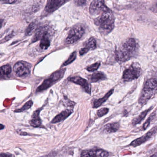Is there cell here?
I'll use <instances>...</instances> for the list:
<instances>
[{"label":"cell","instance_id":"cell-1","mask_svg":"<svg viewBox=\"0 0 157 157\" xmlns=\"http://www.w3.org/2000/svg\"><path fill=\"white\" fill-rule=\"evenodd\" d=\"M137 47L136 41L133 38L127 39L116 52L117 61L125 62L130 60L135 52Z\"/></svg>","mask_w":157,"mask_h":157},{"label":"cell","instance_id":"cell-2","mask_svg":"<svg viewBox=\"0 0 157 157\" xmlns=\"http://www.w3.org/2000/svg\"><path fill=\"white\" fill-rule=\"evenodd\" d=\"M95 24L104 34L110 32L114 26V16L112 11L109 9L102 12L101 15L95 19Z\"/></svg>","mask_w":157,"mask_h":157},{"label":"cell","instance_id":"cell-3","mask_svg":"<svg viewBox=\"0 0 157 157\" xmlns=\"http://www.w3.org/2000/svg\"><path fill=\"white\" fill-rule=\"evenodd\" d=\"M157 89V79L151 78L146 82L143 89V94L140 99V103L144 104L150 99Z\"/></svg>","mask_w":157,"mask_h":157},{"label":"cell","instance_id":"cell-4","mask_svg":"<svg viewBox=\"0 0 157 157\" xmlns=\"http://www.w3.org/2000/svg\"><path fill=\"white\" fill-rule=\"evenodd\" d=\"M65 69H62L53 73L49 78L44 80L42 84L38 88L37 92H40L50 87L55 82L60 79L63 77Z\"/></svg>","mask_w":157,"mask_h":157},{"label":"cell","instance_id":"cell-5","mask_svg":"<svg viewBox=\"0 0 157 157\" xmlns=\"http://www.w3.org/2000/svg\"><path fill=\"white\" fill-rule=\"evenodd\" d=\"M141 74V68L139 65L134 63L124 71L123 79L125 82H129L137 79Z\"/></svg>","mask_w":157,"mask_h":157},{"label":"cell","instance_id":"cell-6","mask_svg":"<svg viewBox=\"0 0 157 157\" xmlns=\"http://www.w3.org/2000/svg\"><path fill=\"white\" fill-rule=\"evenodd\" d=\"M85 33V29L81 25H78L71 29L66 38L65 42L67 44H73L81 38Z\"/></svg>","mask_w":157,"mask_h":157},{"label":"cell","instance_id":"cell-7","mask_svg":"<svg viewBox=\"0 0 157 157\" xmlns=\"http://www.w3.org/2000/svg\"><path fill=\"white\" fill-rule=\"evenodd\" d=\"M31 65L23 61L17 62L13 67V72L17 77H25L30 75Z\"/></svg>","mask_w":157,"mask_h":157},{"label":"cell","instance_id":"cell-8","mask_svg":"<svg viewBox=\"0 0 157 157\" xmlns=\"http://www.w3.org/2000/svg\"><path fill=\"white\" fill-rule=\"evenodd\" d=\"M109 9L105 5L104 0H93L90 6L89 12L90 14L96 15Z\"/></svg>","mask_w":157,"mask_h":157},{"label":"cell","instance_id":"cell-9","mask_svg":"<svg viewBox=\"0 0 157 157\" xmlns=\"http://www.w3.org/2000/svg\"><path fill=\"white\" fill-rule=\"evenodd\" d=\"M157 131V126L154 127L153 129H151L150 131H149L144 136H142V137H140V138H137V139L134 140L130 144V146L133 147H136L141 145V144L144 143L147 141H148L149 139H150L155 134Z\"/></svg>","mask_w":157,"mask_h":157},{"label":"cell","instance_id":"cell-10","mask_svg":"<svg viewBox=\"0 0 157 157\" xmlns=\"http://www.w3.org/2000/svg\"><path fill=\"white\" fill-rule=\"evenodd\" d=\"M69 81L81 86L86 92L90 94L91 86L87 80L80 77H74L69 78Z\"/></svg>","mask_w":157,"mask_h":157},{"label":"cell","instance_id":"cell-11","mask_svg":"<svg viewBox=\"0 0 157 157\" xmlns=\"http://www.w3.org/2000/svg\"><path fill=\"white\" fill-rule=\"evenodd\" d=\"M65 2V0H48L45 10L48 13H52L59 8Z\"/></svg>","mask_w":157,"mask_h":157},{"label":"cell","instance_id":"cell-12","mask_svg":"<svg viewBox=\"0 0 157 157\" xmlns=\"http://www.w3.org/2000/svg\"><path fill=\"white\" fill-rule=\"evenodd\" d=\"M81 156L83 157H108L109 156V153L102 149H96L83 151Z\"/></svg>","mask_w":157,"mask_h":157},{"label":"cell","instance_id":"cell-13","mask_svg":"<svg viewBox=\"0 0 157 157\" xmlns=\"http://www.w3.org/2000/svg\"><path fill=\"white\" fill-rule=\"evenodd\" d=\"M97 48V42L94 38L91 37L86 42L84 47L79 50V54L83 55L90 50L95 49Z\"/></svg>","mask_w":157,"mask_h":157},{"label":"cell","instance_id":"cell-14","mask_svg":"<svg viewBox=\"0 0 157 157\" xmlns=\"http://www.w3.org/2000/svg\"><path fill=\"white\" fill-rule=\"evenodd\" d=\"M48 27L47 26L40 28L36 32L35 36L32 40V42H36L39 40H41L43 37L48 36Z\"/></svg>","mask_w":157,"mask_h":157},{"label":"cell","instance_id":"cell-15","mask_svg":"<svg viewBox=\"0 0 157 157\" xmlns=\"http://www.w3.org/2000/svg\"><path fill=\"white\" fill-rule=\"evenodd\" d=\"M73 111L71 109H66L61 112L56 116L52 121V123L55 124L60 122L67 119L71 114L72 113Z\"/></svg>","mask_w":157,"mask_h":157},{"label":"cell","instance_id":"cell-16","mask_svg":"<svg viewBox=\"0 0 157 157\" xmlns=\"http://www.w3.org/2000/svg\"><path fill=\"white\" fill-rule=\"evenodd\" d=\"M40 111V110L36 111L32 115L30 121V124L33 127H39L41 125V120L39 116Z\"/></svg>","mask_w":157,"mask_h":157},{"label":"cell","instance_id":"cell-17","mask_svg":"<svg viewBox=\"0 0 157 157\" xmlns=\"http://www.w3.org/2000/svg\"><path fill=\"white\" fill-rule=\"evenodd\" d=\"M120 128V124L118 123H112L109 124L104 126V131L108 133L115 132L117 131Z\"/></svg>","mask_w":157,"mask_h":157},{"label":"cell","instance_id":"cell-18","mask_svg":"<svg viewBox=\"0 0 157 157\" xmlns=\"http://www.w3.org/2000/svg\"><path fill=\"white\" fill-rule=\"evenodd\" d=\"M106 75L101 72H98L92 74L90 77V81L91 83H96L100 80L106 79Z\"/></svg>","mask_w":157,"mask_h":157},{"label":"cell","instance_id":"cell-19","mask_svg":"<svg viewBox=\"0 0 157 157\" xmlns=\"http://www.w3.org/2000/svg\"><path fill=\"white\" fill-rule=\"evenodd\" d=\"M113 90H114L113 89H111L108 93H107L103 98L95 100L94 103V108H98L100 107L112 95L113 92Z\"/></svg>","mask_w":157,"mask_h":157},{"label":"cell","instance_id":"cell-20","mask_svg":"<svg viewBox=\"0 0 157 157\" xmlns=\"http://www.w3.org/2000/svg\"><path fill=\"white\" fill-rule=\"evenodd\" d=\"M12 68L9 65H3L0 67V79L6 77L11 74Z\"/></svg>","mask_w":157,"mask_h":157},{"label":"cell","instance_id":"cell-21","mask_svg":"<svg viewBox=\"0 0 157 157\" xmlns=\"http://www.w3.org/2000/svg\"><path fill=\"white\" fill-rule=\"evenodd\" d=\"M152 108H150L144 111L137 118L135 119L132 122V124L134 125H137L141 123V122L145 118L146 116L147 115V113L152 110Z\"/></svg>","mask_w":157,"mask_h":157},{"label":"cell","instance_id":"cell-22","mask_svg":"<svg viewBox=\"0 0 157 157\" xmlns=\"http://www.w3.org/2000/svg\"><path fill=\"white\" fill-rule=\"evenodd\" d=\"M37 28V25L36 23L32 22L30 23L26 30V35L28 36H31L36 31Z\"/></svg>","mask_w":157,"mask_h":157},{"label":"cell","instance_id":"cell-23","mask_svg":"<svg viewBox=\"0 0 157 157\" xmlns=\"http://www.w3.org/2000/svg\"><path fill=\"white\" fill-rule=\"evenodd\" d=\"M50 45V41L48 36H46L41 40L40 46L42 49L45 50L48 49Z\"/></svg>","mask_w":157,"mask_h":157},{"label":"cell","instance_id":"cell-24","mask_svg":"<svg viewBox=\"0 0 157 157\" xmlns=\"http://www.w3.org/2000/svg\"><path fill=\"white\" fill-rule=\"evenodd\" d=\"M101 63L100 62L95 63L88 66L86 68L87 71L90 72H95L98 69Z\"/></svg>","mask_w":157,"mask_h":157},{"label":"cell","instance_id":"cell-25","mask_svg":"<svg viewBox=\"0 0 157 157\" xmlns=\"http://www.w3.org/2000/svg\"><path fill=\"white\" fill-rule=\"evenodd\" d=\"M33 104V102H32V100H29V101H28L27 102H26V103L24 105V106L22 107V108H21L20 109L15 111V112H20L25 111L27 110L30 108L32 107Z\"/></svg>","mask_w":157,"mask_h":157},{"label":"cell","instance_id":"cell-26","mask_svg":"<svg viewBox=\"0 0 157 157\" xmlns=\"http://www.w3.org/2000/svg\"><path fill=\"white\" fill-rule=\"evenodd\" d=\"M76 58V52H74L73 53H71L69 59L63 63V65H68L70 64L72 62L74 61L75 60Z\"/></svg>","mask_w":157,"mask_h":157},{"label":"cell","instance_id":"cell-27","mask_svg":"<svg viewBox=\"0 0 157 157\" xmlns=\"http://www.w3.org/2000/svg\"><path fill=\"white\" fill-rule=\"evenodd\" d=\"M109 111V109L107 108H103L101 109L98 111V112H97V115H98V117H102V116L107 114Z\"/></svg>","mask_w":157,"mask_h":157},{"label":"cell","instance_id":"cell-28","mask_svg":"<svg viewBox=\"0 0 157 157\" xmlns=\"http://www.w3.org/2000/svg\"><path fill=\"white\" fill-rule=\"evenodd\" d=\"M153 117H154V116H153V115H151V117H149V118L147 119V121L145 123L144 126H143V129H144V130H146V129L147 128V127L149 126L150 122H151V120H152V118H153Z\"/></svg>","mask_w":157,"mask_h":157},{"label":"cell","instance_id":"cell-29","mask_svg":"<svg viewBox=\"0 0 157 157\" xmlns=\"http://www.w3.org/2000/svg\"><path fill=\"white\" fill-rule=\"evenodd\" d=\"M86 3V0H75V4L78 6H83Z\"/></svg>","mask_w":157,"mask_h":157},{"label":"cell","instance_id":"cell-30","mask_svg":"<svg viewBox=\"0 0 157 157\" xmlns=\"http://www.w3.org/2000/svg\"><path fill=\"white\" fill-rule=\"evenodd\" d=\"M17 0H0V2L3 4H13L15 3Z\"/></svg>","mask_w":157,"mask_h":157},{"label":"cell","instance_id":"cell-31","mask_svg":"<svg viewBox=\"0 0 157 157\" xmlns=\"http://www.w3.org/2000/svg\"><path fill=\"white\" fill-rule=\"evenodd\" d=\"M4 128V126L2 124H0V130H2Z\"/></svg>","mask_w":157,"mask_h":157},{"label":"cell","instance_id":"cell-32","mask_svg":"<svg viewBox=\"0 0 157 157\" xmlns=\"http://www.w3.org/2000/svg\"><path fill=\"white\" fill-rule=\"evenodd\" d=\"M10 155H4V154H2L0 155V156H10Z\"/></svg>","mask_w":157,"mask_h":157},{"label":"cell","instance_id":"cell-33","mask_svg":"<svg viewBox=\"0 0 157 157\" xmlns=\"http://www.w3.org/2000/svg\"><path fill=\"white\" fill-rule=\"evenodd\" d=\"M151 156L157 157V153H156V154H154V155Z\"/></svg>","mask_w":157,"mask_h":157},{"label":"cell","instance_id":"cell-34","mask_svg":"<svg viewBox=\"0 0 157 157\" xmlns=\"http://www.w3.org/2000/svg\"><path fill=\"white\" fill-rule=\"evenodd\" d=\"M2 20H0V27H1V25H2Z\"/></svg>","mask_w":157,"mask_h":157}]
</instances>
